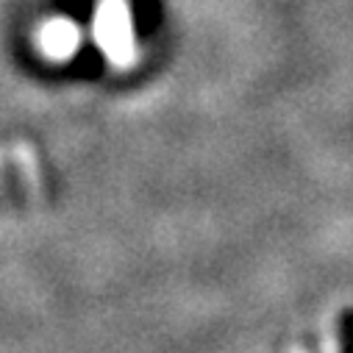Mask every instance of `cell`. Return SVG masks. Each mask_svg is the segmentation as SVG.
Segmentation results:
<instances>
[{
	"label": "cell",
	"instance_id": "cell-1",
	"mask_svg": "<svg viewBox=\"0 0 353 353\" xmlns=\"http://www.w3.org/2000/svg\"><path fill=\"white\" fill-rule=\"evenodd\" d=\"M92 34L114 67H131L137 61V37L128 0H98Z\"/></svg>",
	"mask_w": 353,
	"mask_h": 353
},
{
	"label": "cell",
	"instance_id": "cell-2",
	"mask_svg": "<svg viewBox=\"0 0 353 353\" xmlns=\"http://www.w3.org/2000/svg\"><path fill=\"white\" fill-rule=\"evenodd\" d=\"M78 42H81V34H78L75 23H70V20H50L39 31V48L50 59H67V56H72L75 48H78Z\"/></svg>",
	"mask_w": 353,
	"mask_h": 353
},
{
	"label": "cell",
	"instance_id": "cell-3",
	"mask_svg": "<svg viewBox=\"0 0 353 353\" xmlns=\"http://www.w3.org/2000/svg\"><path fill=\"white\" fill-rule=\"evenodd\" d=\"M342 353H353V312H345L342 314Z\"/></svg>",
	"mask_w": 353,
	"mask_h": 353
}]
</instances>
